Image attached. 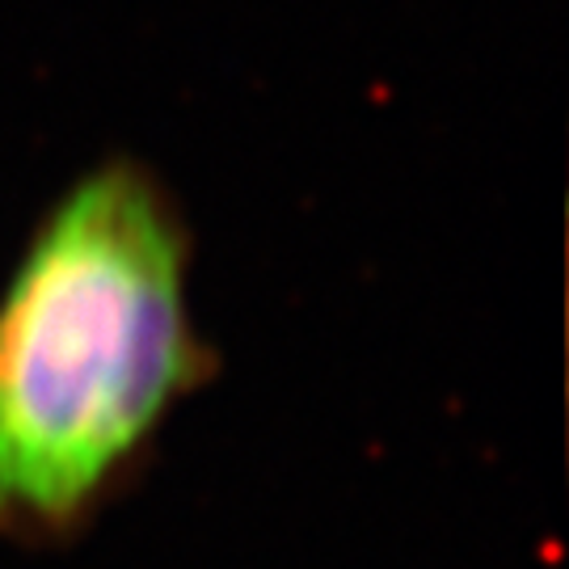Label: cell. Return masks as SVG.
I'll list each match as a JSON object with an SVG mask.
<instances>
[{"label":"cell","mask_w":569,"mask_h":569,"mask_svg":"<svg viewBox=\"0 0 569 569\" xmlns=\"http://www.w3.org/2000/svg\"><path fill=\"white\" fill-rule=\"evenodd\" d=\"M203 376L182 211L143 164L89 169L0 291V536L89 528Z\"/></svg>","instance_id":"cell-1"}]
</instances>
